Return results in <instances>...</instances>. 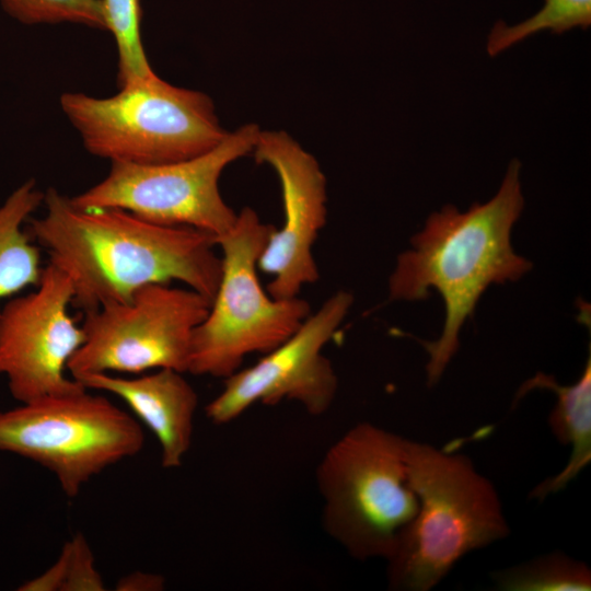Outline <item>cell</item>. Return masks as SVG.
<instances>
[{"label": "cell", "mask_w": 591, "mask_h": 591, "mask_svg": "<svg viewBox=\"0 0 591 591\" xmlns=\"http://www.w3.org/2000/svg\"><path fill=\"white\" fill-rule=\"evenodd\" d=\"M45 213L26 231L50 264L71 280L83 313L126 302L143 286L179 281L212 300L221 276L216 237L190 227L163 225L118 208L77 207L56 188L44 193Z\"/></svg>", "instance_id": "cell-1"}, {"label": "cell", "mask_w": 591, "mask_h": 591, "mask_svg": "<svg viewBox=\"0 0 591 591\" xmlns=\"http://www.w3.org/2000/svg\"><path fill=\"white\" fill-rule=\"evenodd\" d=\"M520 170L519 160H512L497 194L485 204L475 202L465 212L447 205L431 213L412 237V248L397 257L389 299L424 300L434 289L445 308L441 335L420 341L429 356V386L438 383L456 354L461 328L485 290L515 281L532 268L511 244L512 228L524 207Z\"/></svg>", "instance_id": "cell-2"}, {"label": "cell", "mask_w": 591, "mask_h": 591, "mask_svg": "<svg viewBox=\"0 0 591 591\" xmlns=\"http://www.w3.org/2000/svg\"><path fill=\"white\" fill-rule=\"evenodd\" d=\"M405 462L419 507L386 559L389 587L429 591L463 556L510 531L496 488L468 456L406 439Z\"/></svg>", "instance_id": "cell-3"}, {"label": "cell", "mask_w": 591, "mask_h": 591, "mask_svg": "<svg viewBox=\"0 0 591 591\" xmlns=\"http://www.w3.org/2000/svg\"><path fill=\"white\" fill-rule=\"evenodd\" d=\"M405 440L362 421L337 439L317 465L323 528L355 559L386 560L418 511Z\"/></svg>", "instance_id": "cell-4"}, {"label": "cell", "mask_w": 591, "mask_h": 591, "mask_svg": "<svg viewBox=\"0 0 591 591\" xmlns=\"http://www.w3.org/2000/svg\"><path fill=\"white\" fill-rule=\"evenodd\" d=\"M60 107L84 149L111 162L160 164L187 160L219 144L228 131L212 100L155 73L109 97L66 92Z\"/></svg>", "instance_id": "cell-5"}, {"label": "cell", "mask_w": 591, "mask_h": 591, "mask_svg": "<svg viewBox=\"0 0 591 591\" xmlns=\"http://www.w3.org/2000/svg\"><path fill=\"white\" fill-rule=\"evenodd\" d=\"M275 229L245 207L216 239L221 276L209 311L194 331L187 372L225 379L248 355H264L285 341L310 315L308 301L276 299L259 282L257 262Z\"/></svg>", "instance_id": "cell-6"}, {"label": "cell", "mask_w": 591, "mask_h": 591, "mask_svg": "<svg viewBox=\"0 0 591 591\" xmlns=\"http://www.w3.org/2000/svg\"><path fill=\"white\" fill-rule=\"evenodd\" d=\"M88 391L48 395L0 412V451L51 472L68 498L107 467L138 454L144 443L131 415Z\"/></svg>", "instance_id": "cell-7"}, {"label": "cell", "mask_w": 591, "mask_h": 591, "mask_svg": "<svg viewBox=\"0 0 591 591\" xmlns=\"http://www.w3.org/2000/svg\"><path fill=\"white\" fill-rule=\"evenodd\" d=\"M259 132L257 125L246 124L211 150L177 162H111L101 182L70 199L83 209L118 208L153 223L190 227L217 239L237 216L220 193V176L232 162L252 153Z\"/></svg>", "instance_id": "cell-8"}, {"label": "cell", "mask_w": 591, "mask_h": 591, "mask_svg": "<svg viewBox=\"0 0 591 591\" xmlns=\"http://www.w3.org/2000/svg\"><path fill=\"white\" fill-rule=\"evenodd\" d=\"M210 300L187 287L150 283L126 302L83 313L84 340L68 361L72 379L96 373L139 374L148 370H188L195 328Z\"/></svg>", "instance_id": "cell-9"}, {"label": "cell", "mask_w": 591, "mask_h": 591, "mask_svg": "<svg viewBox=\"0 0 591 591\" xmlns=\"http://www.w3.org/2000/svg\"><path fill=\"white\" fill-rule=\"evenodd\" d=\"M352 302L350 292H335L285 341L253 366L225 378L222 391L205 408L207 418L225 425L256 404L275 405L285 399L299 403L313 416L326 413L335 399L338 378L323 349Z\"/></svg>", "instance_id": "cell-10"}, {"label": "cell", "mask_w": 591, "mask_h": 591, "mask_svg": "<svg viewBox=\"0 0 591 591\" xmlns=\"http://www.w3.org/2000/svg\"><path fill=\"white\" fill-rule=\"evenodd\" d=\"M70 278L48 263L35 290L0 309V374L20 403L85 387L66 376L84 332L70 315Z\"/></svg>", "instance_id": "cell-11"}, {"label": "cell", "mask_w": 591, "mask_h": 591, "mask_svg": "<svg viewBox=\"0 0 591 591\" xmlns=\"http://www.w3.org/2000/svg\"><path fill=\"white\" fill-rule=\"evenodd\" d=\"M252 153L277 174L283 205V223L269 236L257 267L271 277V297L296 298L320 278L313 246L326 223V178L315 157L286 131L260 130Z\"/></svg>", "instance_id": "cell-12"}, {"label": "cell", "mask_w": 591, "mask_h": 591, "mask_svg": "<svg viewBox=\"0 0 591 591\" xmlns=\"http://www.w3.org/2000/svg\"><path fill=\"white\" fill-rule=\"evenodd\" d=\"M79 381L89 390L123 399L159 441L161 465L179 467L190 449L198 395L184 372L158 369L150 374L123 378L96 373Z\"/></svg>", "instance_id": "cell-13"}, {"label": "cell", "mask_w": 591, "mask_h": 591, "mask_svg": "<svg viewBox=\"0 0 591 591\" xmlns=\"http://www.w3.org/2000/svg\"><path fill=\"white\" fill-rule=\"evenodd\" d=\"M555 393L556 405L549 414L552 433L564 445L571 447L567 465L556 475L541 482L531 491L534 499H545L565 488L591 460V358L578 381L560 385L553 375L536 373L519 387L514 404L533 390Z\"/></svg>", "instance_id": "cell-14"}, {"label": "cell", "mask_w": 591, "mask_h": 591, "mask_svg": "<svg viewBox=\"0 0 591 591\" xmlns=\"http://www.w3.org/2000/svg\"><path fill=\"white\" fill-rule=\"evenodd\" d=\"M43 201L44 193L28 179L0 206V300L40 281V250L22 225Z\"/></svg>", "instance_id": "cell-15"}, {"label": "cell", "mask_w": 591, "mask_h": 591, "mask_svg": "<svg viewBox=\"0 0 591 591\" xmlns=\"http://www.w3.org/2000/svg\"><path fill=\"white\" fill-rule=\"evenodd\" d=\"M498 590L503 591H589L588 565L563 552L538 556L493 573Z\"/></svg>", "instance_id": "cell-16"}, {"label": "cell", "mask_w": 591, "mask_h": 591, "mask_svg": "<svg viewBox=\"0 0 591 591\" xmlns=\"http://www.w3.org/2000/svg\"><path fill=\"white\" fill-rule=\"evenodd\" d=\"M591 25V0H543V7L532 16L508 25L498 21L487 38V53L495 57L511 46L543 31L563 34Z\"/></svg>", "instance_id": "cell-17"}, {"label": "cell", "mask_w": 591, "mask_h": 591, "mask_svg": "<svg viewBox=\"0 0 591 591\" xmlns=\"http://www.w3.org/2000/svg\"><path fill=\"white\" fill-rule=\"evenodd\" d=\"M106 30L114 37L118 57V88L154 74L140 35L139 0H102Z\"/></svg>", "instance_id": "cell-18"}, {"label": "cell", "mask_w": 591, "mask_h": 591, "mask_svg": "<svg viewBox=\"0 0 591 591\" xmlns=\"http://www.w3.org/2000/svg\"><path fill=\"white\" fill-rule=\"evenodd\" d=\"M0 4L23 24L73 23L106 30L102 0H0Z\"/></svg>", "instance_id": "cell-19"}, {"label": "cell", "mask_w": 591, "mask_h": 591, "mask_svg": "<svg viewBox=\"0 0 591 591\" xmlns=\"http://www.w3.org/2000/svg\"><path fill=\"white\" fill-rule=\"evenodd\" d=\"M67 554L62 591H104V580L95 566L93 552L82 533L63 544Z\"/></svg>", "instance_id": "cell-20"}, {"label": "cell", "mask_w": 591, "mask_h": 591, "mask_svg": "<svg viewBox=\"0 0 591 591\" xmlns=\"http://www.w3.org/2000/svg\"><path fill=\"white\" fill-rule=\"evenodd\" d=\"M67 554L61 549L57 560L42 575L25 581L18 590L20 591H62L66 580Z\"/></svg>", "instance_id": "cell-21"}, {"label": "cell", "mask_w": 591, "mask_h": 591, "mask_svg": "<svg viewBox=\"0 0 591 591\" xmlns=\"http://www.w3.org/2000/svg\"><path fill=\"white\" fill-rule=\"evenodd\" d=\"M165 588V579L161 575L132 571L118 579L115 584L117 591H161Z\"/></svg>", "instance_id": "cell-22"}]
</instances>
